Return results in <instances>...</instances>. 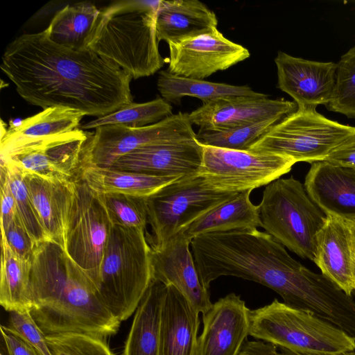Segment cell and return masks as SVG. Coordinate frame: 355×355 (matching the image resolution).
Here are the masks:
<instances>
[{
	"mask_svg": "<svg viewBox=\"0 0 355 355\" xmlns=\"http://www.w3.org/2000/svg\"><path fill=\"white\" fill-rule=\"evenodd\" d=\"M1 60L18 94L43 110L67 107L98 118L133 102L129 74L85 47L53 42L44 30L16 37Z\"/></svg>",
	"mask_w": 355,
	"mask_h": 355,
	"instance_id": "obj_1",
	"label": "cell"
},
{
	"mask_svg": "<svg viewBox=\"0 0 355 355\" xmlns=\"http://www.w3.org/2000/svg\"><path fill=\"white\" fill-rule=\"evenodd\" d=\"M31 313L46 336L114 335L121 321L105 306L89 278L52 241L35 245L31 259Z\"/></svg>",
	"mask_w": 355,
	"mask_h": 355,
	"instance_id": "obj_2",
	"label": "cell"
},
{
	"mask_svg": "<svg viewBox=\"0 0 355 355\" xmlns=\"http://www.w3.org/2000/svg\"><path fill=\"white\" fill-rule=\"evenodd\" d=\"M160 1H119L100 10L84 47L134 79L154 74L164 64L156 31Z\"/></svg>",
	"mask_w": 355,
	"mask_h": 355,
	"instance_id": "obj_3",
	"label": "cell"
},
{
	"mask_svg": "<svg viewBox=\"0 0 355 355\" xmlns=\"http://www.w3.org/2000/svg\"><path fill=\"white\" fill-rule=\"evenodd\" d=\"M144 231L113 226L100 267L97 294L121 322L135 312L153 280Z\"/></svg>",
	"mask_w": 355,
	"mask_h": 355,
	"instance_id": "obj_4",
	"label": "cell"
},
{
	"mask_svg": "<svg viewBox=\"0 0 355 355\" xmlns=\"http://www.w3.org/2000/svg\"><path fill=\"white\" fill-rule=\"evenodd\" d=\"M249 335L299 352L336 354L355 351V338L309 311L275 299L250 309Z\"/></svg>",
	"mask_w": 355,
	"mask_h": 355,
	"instance_id": "obj_5",
	"label": "cell"
},
{
	"mask_svg": "<svg viewBox=\"0 0 355 355\" xmlns=\"http://www.w3.org/2000/svg\"><path fill=\"white\" fill-rule=\"evenodd\" d=\"M258 207L261 227L268 234L299 257L313 261L317 234L327 215L299 180L291 176L267 184Z\"/></svg>",
	"mask_w": 355,
	"mask_h": 355,
	"instance_id": "obj_6",
	"label": "cell"
},
{
	"mask_svg": "<svg viewBox=\"0 0 355 355\" xmlns=\"http://www.w3.org/2000/svg\"><path fill=\"white\" fill-rule=\"evenodd\" d=\"M236 193L211 188L199 174L182 177L146 197L152 248H162L192 223Z\"/></svg>",
	"mask_w": 355,
	"mask_h": 355,
	"instance_id": "obj_7",
	"label": "cell"
},
{
	"mask_svg": "<svg viewBox=\"0 0 355 355\" xmlns=\"http://www.w3.org/2000/svg\"><path fill=\"white\" fill-rule=\"evenodd\" d=\"M355 127L326 118L316 110L298 109L274 125L249 148L289 157L296 162L323 161Z\"/></svg>",
	"mask_w": 355,
	"mask_h": 355,
	"instance_id": "obj_8",
	"label": "cell"
},
{
	"mask_svg": "<svg viewBox=\"0 0 355 355\" xmlns=\"http://www.w3.org/2000/svg\"><path fill=\"white\" fill-rule=\"evenodd\" d=\"M93 133L77 128L40 138L1 141V160L22 173L64 183L79 180L86 146Z\"/></svg>",
	"mask_w": 355,
	"mask_h": 355,
	"instance_id": "obj_9",
	"label": "cell"
},
{
	"mask_svg": "<svg viewBox=\"0 0 355 355\" xmlns=\"http://www.w3.org/2000/svg\"><path fill=\"white\" fill-rule=\"evenodd\" d=\"M112 227L97 193L83 180L75 182L64 250L96 289Z\"/></svg>",
	"mask_w": 355,
	"mask_h": 355,
	"instance_id": "obj_10",
	"label": "cell"
},
{
	"mask_svg": "<svg viewBox=\"0 0 355 355\" xmlns=\"http://www.w3.org/2000/svg\"><path fill=\"white\" fill-rule=\"evenodd\" d=\"M295 163L279 154L203 146L198 174L216 191L239 193L270 184L288 173Z\"/></svg>",
	"mask_w": 355,
	"mask_h": 355,
	"instance_id": "obj_11",
	"label": "cell"
},
{
	"mask_svg": "<svg viewBox=\"0 0 355 355\" xmlns=\"http://www.w3.org/2000/svg\"><path fill=\"white\" fill-rule=\"evenodd\" d=\"M196 135L188 114L182 112L144 127L100 126L86 146L82 166L109 167L119 157L141 147L194 139Z\"/></svg>",
	"mask_w": 355,
	"mask_h": 355,
	"instance_id": "obj_12",
	"label": "cell"
},
{
	"mask_svg": "<svg viewBox=\"0 0 355 355\" xmlns=\"http://www.w3.org/2000/svg\"><path fill=\"white\" fill-rule=\"evenodd\" d=\"M167 71L175 76L203 80L250 57L244 46L226 38L218 28L198 37L168 44Z\"/></svg>",
	"mask_w": 355,
	"mask_h": 355,
	"instance_id": "obj_13",
	"label": "cell"
},
{
	"mask_svg": "<svg viewBox=\"0 0 355 355\" xmlns=\"http://www.w3.org/2000/svg\"><path fill=\"white\" fill-rule=\"evenodd\" d=\"M277 87L293 98L298 109L316 110L331 101L336 83L337 63L297 58L279 51L275 58Z\"/></svg>",
	"mask_w": 355,
	"mask_h": 355,
	"instance_id": "obj_14",
	"label": "cell"
},
{
	"mask_svg": "<svg viewBox=\"0 0 355 355\" xmlns=\"http://www.w3.org/2000/svg\"><path fill=\"white\" fill-rule=\"evenodd\" d=\"M191 240L179 233L159 248L151 247L153 278L174 286L200 313L212 306L209 289L199 277L191 248Z\"/></svg>",
	"mask_w": 355,
	"mask_h": 355,
	"instance_id": "obj_15",
	"label": "cell"
},
{
	"mask_svg": "<svg viewBox=\"0 0 355 355\" xmlns=\"http://www.w3.org/2000/svg\"><path fill=\"white\" fill-rule=\"evenodd\" d=\"M250 309L234 293L220 298L202 314L197 355H239L250 331Z\"/></svg>",
	"mask_w": 355,
	"mask_h": 355,
	"instance_id": "obj_16",
	"label": "cell"
},
{
	"mask_svg": "<svg viewBox=\"0 0 355 355\" xmlns=\"http://www.w3.org/2000/svg\"><path fill=\"white\" fill-rule=\"evenodd\" d=\"M203 146L194 139L137 148L116 160L111 168L152 176L186 177L198 174Z\"/></svg>",
	"mask_w": 355,
	"mask_h": 355,
	"instance_id": "obj_17",
	"label": "cell"
},
{
	"mask_svg": "<svg viewBox=\"0 0 355 355\" xmlns=\"http://www.w3.org/2000/svg\"><path fill=\"white\" fill-rule=\"evenodd\" d=\"M297 105L284 99L256 97L221 98L205 103L188 114L201 129L226 130L295 112Z\"/></svg>",
	"mask_w": 355,
	"mask_h": 355,
	"instance_id": "obj_18",
	"label": "cell"
},
{
	"mask_svg": "<svg viewBox=\"0 0 355 355\" xmlns=\"http://www.w3.org/2000/svg\"><path fill=\"white\" fill-rule=\"evenodd\" d=\"M304 187L326 215L355 220V169L324 161L312 163Z\"/></svg>",
	"mask_w": 355,
	"mask_h": 355,
	"instance_id": "obj_19",
	"label": "cell"
},
{
	"mask_svg": "<svg viewBox=\"0 0 355 355\" xmlns=\"http://www.w3.org/2000/svg\"><path fill=\"white\" fill-rule=\"evenodd\" d=\"M313 262L322 274L352 296L355 291V265L347 220L327 215L325 223L317 234Z\"/></svg>",
	"mask_w": 355,
	"mask_h": 355,
	"instance_id": "obj_20",
	"label": "cell"
},
{
	"mask_svg": "<svg viewBox=\"0 0 355 355\" xmlns=\"http://www.w3.org/2000/svg\"><path fill=\"white\" fill-rule=\"evenodd\" d=\"M200 313L174 286L166 285L159 355H197Z\"/></svg>",
	"mask_w": 355,
	"mask_h": 355,
	"instance_id": "obj_21",
	"label": "cell"
},
{
	"mask_svg": "<svg viewBox=\"0 0 355 355\" xmlns=\"http://www.w3.org/2000/svg\"><path fill=\"white\" fill-rule=\"evenodd\" d=\"M23 174L33 205L46 234L64 249L65 228L75 182H53L37 175Z\"/></svg>",
	"mask_w": 355,
	"mask_h": 355,
	"instance_id": "obj_22",
	"label": "cell"
},
{
	"mask_svg": "<svg viewBox=\"0 0 355 355\" xmlns=\"http://www.w3.org/2000/svg\"><path fill=\"white\" fill-rule=\"evenodd\" d=\"M214 11L198 0H161L156 19L159 42L168 44L207 34L217 29Z\"/></svg>",
	"mask_w": 355,
	"mask_h": 355,
	"instance_id": "obj_23",
	"label": "cell"
},
{
	"mask_svg": "<svg viewBox=\"0 0 355 355\" xmlns=\"http://www.w3.org/2000/svg\"><path fill=\"white\" fill-rule=\"evenodd\" d=\"M166 285L153 280L135 311L122 355H159L160 324Z\"/></svg>",
	"mask_w": 355,
	"mask_h": 355,
	"instance_id": "obj_24",
	"label": "cell"
},
{
	"mask_svg": "<svg viewBox=\"0 0 355 355\" xmlns=\"http://www.w3.org/2000/svg\"><path fill=\"white\" fill-rule=\"evenodd\" d=\"M252 190L236 193L192 223L182 232L189 240L208 232L261 227L259 207L250 201Z\"/></svg>",
	"mask_w": 355,
	"mask_h": 355,
	"instance_id": "obj_25",
	"label": "cell"
},
{
	"mask_svg": "<svg viewBox=\"0 0 355 355\" xmlns=\"http://www.w3.org/2000/svg\"><path fill=\"white\" fill-rule=\"evenodd\" d=\"M182 177L152 176L111 167L83 166L79 179L97 193L148 197Z\"/></svg>",
	"mask_w": 355,
	"mask_h": 355,
	"instance_id": "obj_26",
	"label": "cell"
},
{
	"mask_svg": "<svg viewBox=\"0 0 355 355\" xmlns=\"http://www.w3.org/2000/svg\"><path fill=\"white\" fill-rule=\"evenodd\" d=\"M157 89L163 98L173 103H180L184 96L198 98L203 103L221 98L269 97L267 94L253 91L247 85L236 86L185 78L173 75L167 70L159 72Z\"/></svg>",
	"mask_w": 355,
	"mask_h": 355,
	"instance_id": "obj_27",
	"label": "cell"
},
{
	"mask_svg": "<svg viewBox=\"0 0 355 355\" xmlns=\"http://www.w3.org/2000/svg\"><path fill=\"white\" fill-rule=\"evenodd\" d=\"M31 260L15 254L1 238L0 304L6 311H31Z\"/></svg>",
	"mask_w": 355,
	"mask_h": 355,
	"instance_id": "obj_28",
	"label": "cell"
},
{
	"mask_svg": "<svg viewBox=\"0 0 355 355\" xmlns=\"http://www.w3.org/2000/svg\"><path fill=\"white\" fill-rule=\"evenodd\" d=\"M99 14L100 10L89 2L67 5L55 15L44 31L57 44L82 49Z\"/></svg>",
	"mask_w": 355,
	"mask_h": 355,
	"instance_id": "obj_29",
	"label": "cell"
},
{
	"mask_svg": "<svg viewBox=\"0 0 355 355\" xmlns=\"http://www.w3.org/2000/svg\"><path fill=\"white\" fill-rule=\"evenodd\" d=\"M86 114L62 107H52L11 125L1 141L40 138L71 132Z\"/></svg>",
	"mask_w": 355,
	"mask_h": 355,
	"instance_id": "obj_30",
	"label": "cell"
},
{
	"mask_svg": "<svg viewBox=\"0 0 355 355\" xmlns=\"http://www.w3.org/2000/svg\"><path fill=\"white\" fill-rule=\"evenodd\" d=\"M172 114V106L169 102L157 97L146 103L132 102L112 113L86 123L81 129H96L107 125L139 128L158 123Z\"/></svg>",
	"mask_w": 355,
	"mask_h": 355,
	"instance_id": "obj_31",
	"label": "cell"
},
{
	"mask_svg": "<svg viewBox=\"0 0 355 355\" xmlns=\"http://www.w3.org/2000/svg\"><path fill=\"white\" fill-rule=\"evenodd\" d=\"M282 119L272 117L226 130L199 128L196 139L202 146L248 150L251 146Z\"/></svg>",
	"mask_w": 355,
	"mask_h": 355,
	"instance_id": "obj_32",
	"label": "cell"
},
{
	"mask_svg": "<svg viewBox=\"0 0 355 355\" xmlns=\"http://www.w3.org/2000/svg\"><path fill=\"white\" fill-rule=\"evenodd\" d=\"M97 194L113 226L145 230L148 224L146 197L117 193Z\"/></svg>",
	"mask_w": 355,
	"mask_h": 355,
	"instance_id": "obj_33",
	"label": "cell"
},
{
	"mask_svg": "<svg viewBox=\"0 0 355 355\" xmlns=\"http://www.w3.org/2000/svg\"><path fill=\"white\" fill-rule=\"evenodd\" d=\"M6 170L10 187L15 198L17 213L36 245L51 241L46 234L31 200L23 173L15 166L1 160Z\"/></svg>",
	"mask_w": 355,
	"mask_h": 355,
	"instance_id": "obj_34",
	"label": "cell"
},
{
	"mask_svg": "<svg viewBox=\"0 0 355 355\" xmlns=\"http://www.w3.org/2000/svg\"><path fill=\"white\" fill-rule=\"evenodd\" d=\"M326 108L355 119V46L343 54L337 63L336 83Z\"/></svg>",
	"mask_w": 355,
	"mask_h": 355,
	"instance_id": "obj_35",
	"label": "cell"
},
{
	"mask_svg": "<svg viewBox=\"0 0 355 355\" xmlns=\"http://www.w3.org/2000/svg\"><path fill=\"white\" fill-rule=\"evenodd\" d=\"M53 355H116L104 339L85 334L46 336Z\"/></svg>",
	"mask_w": 355,
	"mask_h": 355,
	"instance_id": "obj_36",
	"label": "cell"
},
{
	"mask_svg": "<svg viewBox=\"0 0 355 355\" xmlns=\"http://www.w3.org/2000/svg\"><path fill=\"white\" fill-rule=\"evenodd\" d=\"M1 328L21 338L40 355H53L46 342V336L34 320L30 311L9 312L7 325H1Z\"/></svg>",
	"mask_w": 355,
	"mask_h": 355,
	"instance_id": "obj_37",
	"label": "cell"
},
{
	"mask_svg": "<svg viewBox=\"0 0 355 355\" xmlns=\"http://www.w3.org/2000/svg\"><path fill=\"white\" fill-rule=\"evenodd\" d=\"M3 239L15 254L26 260H31L36 244L21 222L17 214L6 227H1Z\"/></svg>",
	"mask_w": 355,
	"mask_h": 355,
	"instance_id": "obj_38",
	"label": "cell"
},
{
	"mask_svg": "<svg viewBox=\"0 0 355 355\" xmlns=\"http://www.w3.org/2000/svg\"><path fill=\"white\" fill-rule=\"evenodd\" d=\"M239 355H355V351L336 354L299 352L284 347H277L260 340H246Z\"/></svg>",
	"mask_w": 355,
	"mask_h": 355,
	"instance_id": "obj_39",
	"label": "cell"
},
{
	"mask_svg": "<svg viewBox=\"0 0 355 355\" xmlns=\"http://www.w3.org/2000/svg\"><path fill=\"white\" fill-rule=\"evenodd\" d=\"M15 198L5 167L1 165V227H6L17 215Z\"/></svg>",
	"mask_w": 355,
	"mask_h": 355,
	"instance_id": "obj_40",
	"label": "cell"
},
{
	"mask_svg": "<svg viewBox=\"0 0 355 355\" xmlns=\"http://www.w3.org/2000/svg\"><path fill=\"white\" fill-rule=\"evenodd\" d=\"M323 161L355 169V132L336 146Z\"/></svg>",
	"mask_w": 355,
	"mask_h": 355,
	"instance_id": "obj_41",
	"label": "cell"
},
{
	"mask_svg": "<svg viewBox=\"0 0 355 355\" xmlns=\"http://www.w3.org/2000/svg\"><path fill=\"white\" fill-rule=\"evenodd\" d=\"M1 335L3 337L10 355H40L28 343L21 338L5 331L1 328Z\"/></svg>",
	"mask_w": 355,
	"mask_h": 355,
	"instance_id": "obj_42",
	"label": "cell"
},
{
	"mask_svg": "<svg viewBox=\"0 0 355 355\" xmlns=\"http://www.w3.org/2000/svg\"><path fill=\"white\" fill-rule=\"evenodd\" d=\"M348 223H349V225L350 230H351L352 248V254H353L354 261V265H355V220H348Z\"/></svg>",
	"mask_w": 355,
	"mask_h": 355,
	"instance_id": "obj_43",
	"label": "cell"
},
{
	"mask_svg": "<svg viewBox=\"0 0 355 355\" xmlns=\"http://www.w3.org/2000/svg\"><path fill=\"white\" fill-rule=\"evenodd\" d=\"M0 355H10L6 341L2 336L0 340Z\"/></svg>",
	"mask_w": 355,
	"mask_h": 355,
	"instance_id": "obj_44",
	"label": "cell"
}]
</instances>
